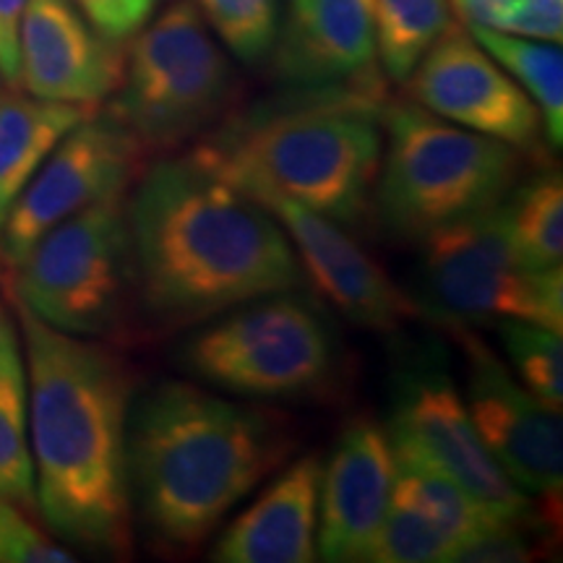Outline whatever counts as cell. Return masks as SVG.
<instances>
[{
	"instance_id": "cell-10",
	"label": "cell",
	"mask_w": 563,
	"mask_h": 563,
	"mask_svg": "<svg viewBox=\"0 0 563 563\" xmlns=\"http://www.w3.org/2000/svg\"><path fill=\"white\" fill-rule=\"evenodd\" d=\"M389 405L391 446L449 475L501 517L538 522L532 498L485 449L464 394L431 352L407 355L394 368Z\"/></svg>"
},
{
	"instance_id": "cell-30",
	"label": "cell",
	"mask_w": 563,
	"mask_h": 563,
	"mask_svg": "<svg viewBox=\"0 0 563 563\" xmlns=\"http://www.w3.org/2000/svg\"><path fill=\"white\" fill-rule=\"evenodd\" d=\"M506 34L517 37L561 42L563 37V0H522L506 26Z\"/></svg>"
},
{
	"instance_id": "cell-16",
	"label": "cell",
	"mask_w": 563,
	"mask_h": 563,
	"mask_svg": "<svg viewBox=\"0 0 563 563\" xmlns=\"http://www.w3.org/2000/svg\"><path fill=\"white\" fill-rule=\"evenodd\" d=\"M123 53L74 0H26L19 24V87L51 102L95 110L118 89Z\"/></svg>"
},
{
	"instance_id": "cell-6",
	"label": "cell",
	"mask_w": 563,
	"mask_h": 563,
	"mask_svg": "<svg viewBox=\"0 0 563 563\" xmlns=\"http://www.w3.org/2000/svg\"><path fill=\"white\" fill-rule=\"evenodd\" d=\"M175 361L196 384L230 397L300 402L340 376V336L311 295L272 292L191 327Z\"/></svg>"
},
{
	"instance_id": "cell-28",
	"label": "cell",
	"mask_w": 563,
	"mask_h": 563,
	"mask_svg": "<svg viewBox=\"0 0 563 563\" xmlns=\"http://www.w3.org/2000/svg\"><path fill=\"white\" fill-rule=\"evenodd\" d=\"M74 553L58 540L47 538L19 509V504L0 498V563H66Z\"/></svg>"
},
{
	"instance_id": "cell-11",
	"label": "cell",
	"mask_w": 563,
	"mask_h": 563,
	"mask_svg": "<svg viewBox=\"0 0 563 563\" xmlns=\"http://www.w3.org/2000/svg\"><path fill=\"white\" fill-rule=\"evenodd\" d=\"M144 152L108 110L89 112L47 154L0 230V262L13 269L26 251L68 217L129 194Z\"/></svg>"
},
{
	"instance_id": "cell-24",
	"label": "cell",
	"mask_w": 563,
	"mask_h": 563,
	"mask_svg": "<svg viewBox=\"0 0 563 563\" xmlns=\"http://www.w3.org/2000/svg\"><path fill=\"white\" fill-rule=\"evenodd\" d=\"M376 58L391 81L405 84L428 47L452 24V0H373Z\"/></svg>"
},
{
	"instance_id": "cell-29",
	"label": "cell",
	"mask_w": 563,
	"mask_h": 563,
	"mask_svg": "<svg viewBox=\"0 0 563 563\" xmlns=\"http://www.w3.org/2000/svg\"><path fill=\"white\" fill-rule=\"evenodd\" d=\"M102 37L110 42L131 40L157 11L162 0H74Z\"/></svg>"
},
{
	"instance_id": "cell-9",
	"label": "cell",
	"mask_w": 563,
	"mask_h": 563,
	"mask_svg": "<svg viewBox=\"0 0 563 563\" xmlns=\"http://www.w3.org/2000/svg\"><path fill=\"white\" fill-rule=\"evenodd\" d=\"M415 302L439 323L527 321L561 334L563 274L525 262L496 203L422 238Z\"/></svg>"
},
{
	"instance_id": "cell-22",
	"label": "cell",
	"mask_w": 563,
	"mask_h": 563,
	"mask_svg": "<svg viewBox=\"0 0 563 563\" xmlns=\"http://www.w3.org/2000/svg\"><path fill=\"white\" fill-rule=\"evenodd\" d=\"M467 30L538 104L548 144L559 150L563 141V53L559 42L517 37L473 24H467Z\"/></svg>"
},
{
	"instance_id": "cell-19",
	"label": "cell",
	"mask_w": 563,
	"mask_h": 563,
	"mask_svg": "<svg viewBox=\"0 0 563 563\" xmlns=\"http://www.w3.org/2000/svg\"><path fill=\"white\" fill-rule=\"evenodd\" d=\"M89 112L95 110L24 97L16 89L0 95V230L47 154Z\"/></svg>"
},
{
	"instance_id": "cell-4",
	"label": "cell",
	"mask_w": 563,
	"mask_h": 563,
	"mask_svg": "<svg viewBox=\"0 0 563 563\" xmlns=\"http://www.w3.org/2000/svg\"><path fill=\"white\" fill-rule=\"evenodd\" d=\"M382 108L373 84L302 89L300 100L251 112L196 150L228 178L256 180L355 228L373 211Z\"/></svg>"
},
{
	"instance_id": "cell-20",
	"label": "cell",
	"mask_w": 563,
	"mask_h": 563,
	"mask_svg": "<svg viewBox=\"0 0 563 563\" xmlns=\"http://www.w3.org/2000/svg\"><path fill=\"white\" fill-rule=\"evenodd\" d=\"M0 498L34 506L30 382L16 316L0 300Z\"/></svg>"
},
{
	"instance_id": "cell-32",
	"label": "cell",
	"mask_w": 563,
	"mask_h": 563,
	"mask_svg": "<svg viewBox=\"0 0 563 563\" xmlns=\"http://www.w3.org/2000/svg\"><path fill=\"white\" fill-rule=\"evenodd\" d=\"M519 3L522 0H452V9L460 11L464 24L506 32Z\"/></svg>"
},
{
	"instance_id": "cell-15",
	"label": "cell",
	"mask_w": 563,
	"mask_h": 563,
	"mask_svg": "<svg viewBox=\"0 0 563 563\" xmlns=\"http://www.w3.org/2000/svg\"><path fill=\"white\" fill-rule=\"evenodd\" d=\"M394 449L389 431L357 418L336 439L319 483V559L332 563L373 561L378 532L391 504Z\"/></svg>"
},
{
	"instance_id": "cell-31",
	"label": "cell",
	"mask_w": 563,
	"mask_h": 563,
	"mask_svg": "<svg viewBox=\"0 0 563 563\" xmlns=\"http://www.w3.org/2000/svg\"><path fill=\"white\" fill-rule=\"evenodd\" d=\"M26 0H0V79L19 89V24Z\"/></svg>"
},
{
	"instance_id": "cell-13",
	"label": "cell",
	"mask_w": 563,
	"mask_h": 563,
	"mask_svg": "<svg viewBox=\"0 0 563 563\" xmlns=\"http://www.w3.org/2000/svg\"><path fill=\"white\" fill-rule=\"evenodd\" d=\"M405 84L415 104L443 121L504 141L522 154L540 150L545 129L538 104L485 53L467 24L452 21Z\"/></svg>"
},
{
	"instance_id": "cell-25",
	"label": "cell",
	"mask_w": 563,
	"mask_h": 563,
	"mask_svg": "<svg viewBox=\"0 0 563 563\" xmlns=\"http://www.w3.org/2000/svg\"><path fill=\"white\" fill-rule=\"evenodd\" d=\"M504 344L519 384L527 386L540 402L561 412L563 405V344L553 329L527 321L493 323Z\"/></svg>"
},
{
	"instance_id": "cell-3",
	"label": "cell",
	"mask_w": 563,
	"mask_h": 563,
	"mask_svg": "<svg viewBox=\"0 0 563 563\" xmlns=\"http://www.w3.org/2000/svg\"><path fill=\"white\" fill-rule=\"evenodd\" d=\"M292 443L279 412L165 378L133 394L131 509L162 548L194 551L290 456Z\"/></svg>"
},
{
	"instance_id": "cell-1",
	"label": "cell",
	"mask_w": 563,
	"mask_h": 563,
	"mask_svg": "<svg viewBox=\"0 0 563 563\" xmlns=\"http://www.w3.org/2000/svg\"><path fill=\"white\" fill-rule=\"evenodd\" d=\"M125 194L139 313L154 332H178L245 300L298 290L290 238L264 203L199 150L162 154Z\"/></svg>"
},
{
	"instance_id": "cell-5",
	"label": "cell",
	"mask_w": 563,
	"mask_h": 563,
	"mask_svg": "<svg viewBox=\"0 0 563 563\" xmlns=\"http://www.w3.org/2000/svg\"><path fill=\"white\" fill-rule=\"evenodd\" d=\"M382 129L373 211L397 241L420 243L443 224L496 207L519 180L522 152L415 102L384 104Z\"/></svg>"
},
{
	"instance_id": "cell-18",
	"label": "cell",
	"mask_w": 563,
	"mask_h": 563,
	"mask_svg": "<svg viewBox=\"0 0 563 563\" xmlns=\"http://www.w3.org/2000/svg\"><path fill=\"white\" fill-rule=\"evenodd\" d=\"M319 456H300L224 527L209 559L220 563H311L319 559Z\"/></svg>"
},
{
	"instance_id": "cell-27",
	"label": "cell",
	"mask_w": 563,
	"mask_h": 563,
	"mask_svg": "<svg viewBox=\"0 0 563 563\" xmlns=\"http://www.w3.org/2000/svg\"><path fill=\"white\" fill-rule=\"evenodd\" d=\"M456 543L439 525L405 498L394 496L378 532L376 563H441L452 561Z\"/></svg>"
},
{
	"instance_id": "cell-12",
	"label": "cell",
	"mask_w": 563,
	"mask_h": 563,
	"mask_svg": "<svg viewBox=\"0 0 563 563\" xmlns=\"http://www.w3.org/2000/svg\"><path fill=\"white\" fill-rule=\"evenodd\" d=\"M467 357L464 402L475 431L527 496L559 506L563 485L561 412L540 402L488 350L470 323H443Z\"/></svg>"
},
{
	"instance_id": "cell-23",
	"label": "cell",
	"mask_w": 563,
	"mask_h": 563,
	"mask_svg": "<svg viewBox=\"0 0 563 563\" xmlns=\"http://www.w3.org/2000/svg\"><path fill=\"white\" fill-rule=\"evenodd\" d=\"M506 228L522 258L534 269L561 266L563 256V180L548 170L514 186L501 201Z\"/></svg>"
},
{
	"instance_id": "cell-7",
	"label": "cell",
	"mask_w": 563,
	"mask_h": 563,
	"mask_svg": "<svg viewBox=\"0 0 563 563\" xmlns=\"http://www.w3.org/2000/svg\"><path fill=\"white\" fill-rule=\"evenodd\" d=\"M235 89V68L194 0H175L136 32L108 112L144 157H162L214 129Z\"/></svg>"
},
{
	"instance_id": "cell-26",
	"label": "cell",
	"mask_w": 563,
	"mask_h": 563,
	"mask_svg": "<svg viewBox=\"0 0 563 563\" xmlns=\"http://www.w3.org/2000/svg\"><path fill=\"white\" fill-rule=\"evenodd\" d=\"M207 26L238 60L269 58L279 34L282 0H194Z\"/></svg>"
},
{
	"instance_id": "cell-2",
	"label": "cell",
	"mask_w": 563,
	"mask_h": 563,
	"mask_svg": "<svg viewBox=\"0 0 563 563\" xmlns=\"http://www.w3.org/2000/svg\"><path fill=\"white\" fill-rule=\"evenodd\" d=\"M11 308L30 382L34 506L68 545L125 559L133 551L131 363L102 340L47 327L16 300Z\"/></svg>"
},
{
	"instance_id": "cell-21",
	"label": "cell",
	"mask_w": 563,
	"mask_h": 563,
	"mask_svg": "<svg viewBox=\"0 0 563 563\" xmlns=\"http://www.w3.org/2000/svg\"><path fill=\"white\" fill-rule=\"evenodd\" d=\"M394 449V496L405 498L420 511H426L435 525L456 543V551L462 545L473 543L481 534L496 530L506 522H517V519H506L488 506L470 496L460 483L452 481L449 475L439 470L428 467L418 456Z\"/></svg>"
},
{
	"instance_id": "cell-14",
	"label": "cell",
	"mask_w": 563,
	"mask_h": 563,
	"mask_svg": "<svg viewBox=\"0 0 563 563\" xmlns=\"http://www.w3.org/2000/svg\"><path fill=\"white\" fill-rule=\"evenodd\" d=\"M230 180L272 211L290 238L302 279L311 282L321 300L336 308L344 319L371 332H394L420 316L418 302L399 290L397 282L340 222L316 214L256 180Z\"/></svg>"
},
{
	"instance_id": "cell-17",
	"label": "cell",
	"mask_w": 563,
	"mask_h": 563,
	"mask_svg": "<svg viewBox=\"0 0 563 563\" xmlns=\"http://www.w3.org/2000/svg\"><path fill=\"white\" fill-rule=\"evenodd\" d=\"M274 74L302 89L361 87L376 68L373 0H287Z\"/></svg>"
},
{
	"instance_id": "cell-8",
	"label": "cell",
	"mask_w": 563,
	"mask_h": 563,
	"mask_svg": "<svg viewBox=\"0 0 563 563\" xmlns=\"http://www.w3.org/2000/svg\"><path fill=\"white\" fill-rule=\"evenodd\" d=\"M19 306L58 332L118 340L139 311L125 196H112L47 230L11 269Z\"/></svg>"
}]
</instances>
